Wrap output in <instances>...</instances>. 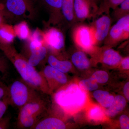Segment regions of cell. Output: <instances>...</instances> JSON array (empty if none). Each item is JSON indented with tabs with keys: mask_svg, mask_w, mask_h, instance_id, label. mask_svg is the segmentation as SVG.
<instances>
[{
	"mask_svg": "<svg viewBox=\"0 0 129 129\" xmlns=\"http://www.w3.org/2000/svg\"><path fill=\"white\" fill-rule=\"evenodd\" d=\"M66 128L65 123L61 119L53 117H47L40 119L32 129H64Z\"/></svg>",
	"mask_w": 129,
	"mask_h": 129,
	"instance_id": "obj_13",
	"label": "cell"
},
{
	"mask_svg": "<svg viewBox=\"0 0 129 129\" xmlns=\"http://www.w3.org/2000/svg\"><path fill=\"white\" fill-rule=\"evenodd\" d=\"M6 57L0 56V74L4 77L8 73L9 65Z\"/></svg>",
	"mask_w": 129,
	"mask_h": 129,
	"instance_id": "obj_28",
	"label": "cell"
},
{
	"mask_svg": "<svg viewBox=\"0 0 129 129\" xmlns=\"http://www.w3.org/2000/svg\"><path fill=\"white\" fill-rule=\"evenodd\" d=\"M8 88L9 105L19 109L40 93L22 79L14 81L8 86Z\"/></svg>",
	"mask_w": 129,
	"mask_h": 129,
	"instance_id": "obj_4",
	"label": "cell"
},
{
	"mask_svg": "<svg viewBox=\"0 0 129 129\" xmlns=\"http://www.w3.org/2000/svg\"><path fill=\"white\" fill-rule=\"evenodd\" d=\"M48 10L49 23L56 25L62 21L61 8L62 0H43Z\"/></svg>",
	"mask_w": 129,
	"mask_h": 129,
	"instance_id": "obj_10",
	"label": "cell"
},
{
	"mask_svg": "<svg viewBox=\"0 0 129 129\" xmlns=\"http://www.w3.org/2000/svg\"><path fill=\"white\" fill-rule=\"evenodd\" d=\"M9 105V99L7 96L3 99L2 103L0 104V120L4 117Z\"/></svg>",
	"mask_w": 129,
	"mask_h": 129,
	"instance_id": "obj_29",
	"label": "cell"
},
{
	"mask_svg": "<svg viewBox=\"0 0 129 129\" xmlns=\"http://www.w3.org/2000/svg\"><path fill=\"white\" fill-rule=\"evenodd\" d=\"M71 60L74 65L80 69H87L90 65V60L82 51L75 52L72 54Z\"/></svg>",
	"mask_w": 129,
	"mask_h": 129,
	"instance_id": "obj_19",
	"label": "cell"
},
{
	"mask_svg": "<svg viewBox=\"0 0 129 129\" xmlns=\"http://www.w3.org/2000/svg\"><path fill=\"white\" fill-rule=\"evenodd\" d=\"M106 4L103 6L100 7L98 9L94 17L100 16L103 13L105 14H110L109 9L112 8L114 9L121 4L124 0H106Z\"/></svg>",
	"mask_w": 129,
	"mask_h": 129,
	"instance_id": "obj_24",
	"label": "cell"
},
{
	"mask_svg": "<svg viewBox=\"0 0 129 129\" xmlns=\"http://www.w3.org/2000/svg\"><path fill=\"white\" fill-rule=\"evenodd\" d=\"M16 36L22 40H27L30 37V33L27 23L21 22L13 28Z\"/></svg>",
	"mask_w": 129,
	"mask_h": 129,
	"instance_id": "obj_23",
	"label": "cell"
},
{
	"mask_svg": "<svg viewBox=\"0 0 129 129\" xmlns=\"http://www.w3.org/2000/svg\"><path fill=\"white\" fill-rule=\"evenodd\" d=\"M1 16H0V23H1Z\"/></svg>",
	"mask_w": 129,
	"mask_h": 129,
	"instance_id": "obj_36",
	"label": "cell"
},
{
	"mask_svg": "<svg viewBox=\"0 0 129 129\" xmlns=\"http://www.w3.org/2000/svg\"><path fill=\"white\" fill-rule=\"evenodd\" d=\"M120 64L123 69L124 70H129V58L127 57L122 58Z\"/></svg>",
	"mask_w": 129,
	"mask_h": 129,
	"instance_id": "obj_33",
	"label": "cell"
},
{
	"mask_svg": "<svg viewBox=\"0 0 129 129\" xmlns=\"http://www.w3.org/2000/svg\"><path fill=\"white\" fill-rule=\"evenodd\" d=\"M104 47L101 55L102 62L106 65L112 67L120 64L122 58L119 53L111 48V47L107 45Z\"/></svg>",
	"mask_w": 129,
	"mask_h": 129,
	"instance_id": "obj_15",
	"label": "cell"
},
{
	"mask_svg": "<svg viewBox=\"0 0 129 129\" xmlns=\"http://www.w3.org/2000/svg\"><path fill=\"white\" fill-rule=\"evenodd\" d=\"M88 96L79 85L72 84L56 92V103L68 113H73L81 109L88 102Z\"/></svg>",
	"mask_w": 129,
	"mask_h": 129,
	"instance_id": "obj_2",
	"label": "cell"
},
{
	"mask_svg": "<svg viewBox=\"0 0 129 129\" xmlns=\"http://www.w3.org/2000/svg\"><path fill=\"white\" fill-rule=\"evenodd\" d=\"M30 6L29 0H6V7L8 11L14 16H23Z\"/></svg>",
	"mask_w": 129,
	"mask_h": 129,
	"instance_id": "obj_12",
	"label": "cell"
},
{
	"mask_svg": "<svg viewBox=\"0 0 129 129\" xmlns=\"http://www.w3.org/2000/svg\"><path fill=\"white\" fill-rule=\"evenodd\" d=\"M91 78L97 83L104 84L108 80L109 75L105 71L99 70L95 72L92 74Z\"/></svg>",
	"mask_w": 129,
	"mask_h": 129,
	"instance_id": "obj_27",
	"label": "cell"
},
{
	"mask_svg": "<svg viewBox=\"0 0 129 129\" xmlns=\"http://www.w3.org/2000/svg\"><path fill=\"white\" fill-rule=\"evenodd\" d=\"M119 5V7H116L112 13L111 17L112 21H117L129 14V0H124Z\"/></svg>",
	"mask_w": 129,
	"mask_h": 129,
	"instance_id": "obj_22",
	"label": "cell"
},
{
	"mask_svg": "<svg viewBox=\"0 0 129 129\" xmlns=\"http://www.w3.org/2000/svg\"><path fill=\"white\" fill-rule=\"evenodd\" d=\"M112 22L110 14H105L97 19L91 25L95 46L104 42L108 35Z\"/></svg>",
	"mask_w": 129,
	"mask_h": 129,
	"instance_id": "obj_7",
	"label": "cell"
},
{
	"mask_svg": "<svg viewBox=\"0 0 129 129\" xmlns=\"http://www.w3.org/2000/svg\"><path fill=\"white\" fill-rule=\"evenodd\" d=\"M42 93L19 109L17 125L22 129H32L47 110L46 103Z\"/></svg>",
	"mask_w": 129,
	"mask_h": 129,
	"instance_id": "obj_3",
	"label": "cell"
},
{
	"mask_svg": "<svg viewBox=\"0 0 129 129\" xmlns=\"http://www.w3.org/2000/svg\"><path fill=\"white\" fill-rule=\"evenodd\" d=\"M93 96L103 107L108 108L112 104L114 97L106 91L97 90L93 92Z\"/></svg>",
	"mask_w": 129,
	"mask_h": 129,
	"instance_id": "obj_20",
	"label": "cell"
},
{
	"mask_svg": "<svg viewBox=\"0 0 129 129\" xmlns=\"http://www.w3.org/2000/svg\"><path fill=\"white\" fill-rule=\"evenodd\" d=\"M29 50L30 52V55L27 59L29 64L34 67L39 64L47 55V48L45 44Z\"/></svg>",
	"mask_w": 129,
	"mask_h": 129,
	"instance_id": "obj_16",
	"label": "cell"
},
{
	"mask_svg": "<svg viewBox=\"0 0 129 129\" xmlns=\"http://www.w3.org/2000/svg\"><path fill=\"white\" fill-rule=\"evenodd\" d=\"M120 128L122 129H129V118L126 115H122L119 118Z\"/></svg>",
	"mask_w": 129,
	"mask_h": 129,
	"instance_id": "obj_31",
	"label": "cell"
},
{
	"mask_svg": "<svg viewBox=\"0 0 129 129\" xmlns=\"http://www.w3.org/2000/svg\"><path fill=\"white\" fill-rule=\"evenodd\" d=\"M74 7L76 22H81L94 16L86 0H74Z\"/></svg>",
	"mask_w": 129,
	"mask_h": 129,
	"instance_id": "obj_11",
	"label": "cell"
},
{
	"mask_svg": "<svg viewBox=\"0 0 129 129\" xmlns=\"http://www.w3.org/2000/svg\"><path fill=\"white\" fill-rule=\"evenodd\" d=\"M10 118L9 117H3L0 120V129H7L9 127Z\"/></svg>",
	"mask_w": 129,
	"mask_h": 129,
	"instance_id": "obj_32",
	"label": "cell"
},
{
	"mask_svg": "<svg viewBox=\"0 0 129 129\" xmlns=\"http://www.w3.org/2000/svg\"><path fill=\"white\" fill-rule=\"evenodd\" d=\"M125 98L122 95H118L114 97L112 104L108 108L106 114L109 117H113L120 112L126 106Z\"/></svg>",
	"mask_w": 129,
	"mask_h": 129,
	"instance_id": "obj_18",
	"label": "cell"
},
{
	"mask_svg": "<svg viewBox=\"0 0 129 129\" xmlns=\"http://www.w3.org/2000/svg\"><path fill=\"white\" fill-rule=\"evenodd\" d=\"M129 37V14L119 19L111 27L104 44L105 45L112 47L128 39Z\"/></svg>",
	"mask_w": 129,
	"mask_h": 129,
	"instance_id": "obj_6",
	"label": "cell"
},
{
	"mask_svg": "<svg viewBox=\"0 0 129 129\" xmlns=\"http://www.w3.org/2000/svg\"><path fill=\"white\" fill-rule=\"evenodd\" d=\"M73 37L76 45L84 51L94 53L98 48L95 46L93 30L91 25H77L73 31Z\"/></svg>",
	"mask_w": 129,
	"mask_h": 129,
	"instance_id": "obj_5",
	"label": "cell"
},
{
	"mask_svg": "<svg viewBox=\"0 0 129 129\" xmlns=\"http://www.w3.org/2000/svg\"><path fill=\"white\" fill-rule=\"evenodd\" d=\"M88 116L90 120L95 121H102L105 118L104 111L101 107L97 106L90 108L88 111Z\"/></svg>",
	"mask_w": 129,
	"mask_h": 129,
	"instance_id": "obj_25",
	"label": "cell"
},
{
	"mask_svg": "<svg viewBox=\"0 0 129 129\" xmlns=\"http://www.w3.org/2000/svg\"><path fill=\"white\" fill-rule=\"evenodd\" d=\"M74 0H62L61 10L62 21L68 27H72L76 23L74 7Z\"/></svg>",
	"mask_w": 129,
	"mask_h": 129,
	"instance_id": "obj_14",
	"label": "cell"
},
{
	"mask_svg": "<svg viewBox=\"0 0 129 129\" xmlns=\"http://www.w3.org/2000/svg\"><path fill=\"white\" fill-rule=\"evenodd\" d=\"M79 86L85 91H92L96 90L98 88L97 83L91 77L89 79L83 80L79 83Z\"/></svg>",
	"mask_w": 129,
	"mask_h": 129,
	"instance_id": "obj_26",
	"label": "cell"
},
{
	"mask_svg": "<svg viewBox=\"0 0 129 129\" xmlns=\"http://www.w3.org/2000/svg\"><path fill=\"white\" fill-rule=\"evenodd\" d=\"M8 86L0 80V100L8 96Z\"/></svg>",
	"mask_w": 129,
	"mask_h": 129,
	"instance_id": "obj_30",
	"label": "cell"
},
{
	"mask_svg": "<svg viewBox=\"0 0 129 129\" xmlns=\"http://www.w3.org/2000/svg\"><path fill=\"white\" fill-rule=\"evenodd\" d=\"M40 72L46 81L50 93L68 82V78L64 73L50 65L46 66Z\"/></svg>",
	"mask_w": 129,
	"mask_h": 129,
	"instance_id": "obj_8",
	"label": "cell"
},
{
	"mask_svg": "<svg viewBox=\"0 0 129 129\" xmlns=\"http://www.w3.org/2000/svg\"><path fill=\"white\" fill-rule=\"evenodd\" d=\"M124 94L126 99L129 100V82H127L125 84L123 88Z\"/></svg>",
	"mask_w": 129,
	"mask_h": 129,
	"instance_id": "obj_34",
	"label": "cell"
},
{
	"mask_svg": "<svg viewBox=\"0 0 129 129\" xmlns=\"http://www.w3.org/2000/svg\"><path fill=\"white\" fill-rule=\"evenodd\" d=\"M3 99H2V100H0V104H1V103H2L3 101Z\"/></svg>",
	"mask_w": 129,
	"mask_h": 129,
	"instance_id": "obj_35",
	"label": "cell"
},
{
	"mask_svg": "<svg viewBox=\"0 0 129 129\" xmlns=\"http://www.w3.org/2000/svg\"><path fill=\"white\" fill-rule=\"evenodd\" d=\"M0 48L23 81L38 92L44 94L50 93L46 81L40 72L29 64L27 59L19 53L14 47L11 44H2Z\"/></svg>",
	"mask_w": 129,
	"mask_h": 129,
	"instance_id": "obj_1",
	"label": "cell"
},
{
	"mask_svg": "<svg viewBox=\"0 0 129 129\" xmlns=\"http://www.w3.org/2000/svg\"><path fill=\"white\" fill-rule=\"evenodd\" d=\"M47 61L49 65L62 73H67L72 70V63L68 60H60L55 56H48Z\"/></svg>",
	"mask_w": 129,
	"mask_h": 129,
	"instance_id": "obj_17",
	"label": "cell"
},
{
	"mask_svg": "<svg viewBox=\"0 0 129 129\" xmlns=\"http://www.w3.org/2000/svg\"><path fill=\"white\" fill-rule=\"evenodd\" d=\"M14 28L9 26L0 28V39L2 44L8 45L13 42L16 36Z\"/></svg>",
	"mask_w": 129,
	"mask_h": 129,
	"instance_id": "obj_21",
	"label": "cell"
},
{
	"mask_svg": "<svg viewBox=\"0 0 129 129\" xmlns=\"http://www.w3.org/2000/svg\"><path fill=\"white\" fill-rule=\"evenodd\" d=\"M44 44L54 52L62 50L65 46V39L62 31L56 28H50L44 34Z\"/></svg>",
	"mask_w": 129,
	"mask_h": 129,
	"instance_id": "obj_9",
	"label": "cell"
}]
</instances>
